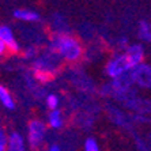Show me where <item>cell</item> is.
Returning <instances> with one entry per match:
<instances>
[{"instance_id": "6da1fadb", "label": "cell", "mask_w": 151, "mask_h": 151, "mask_svg": "<svg viewBox=\"0 0 151 151\" xmlns=\"http://www.w3.org/2000/svg\"><path fill=\"white\" fill-rule=\"evenodd\" d=\"M55 49L59 52L60 56L67 59L68 61H75L81 57L82 46L78 40L70 35H63L55 41Z\"/></svg>"}, {"instance_id": "7a4b0ae2", "label": "cell", "mask_w": 151, "mask_h": 151, "mask_svg": "<svg viewBox=\"0 0 151 151\" xmlns=\"http://www.w3.org/2000/svg\"><path fill=\"white\" fill-rule=\"evenodd\" d=\"M131 78H132V82H136L139 86L142 87L148 88L150 87V79H151V72H150V67L147 64H137L134 68L129 70Z\"/></svg>"}, {"instance_id": "3957f363", "label": "cell", "mask_w": 151, "mask_h": 151, "mask_svg": "<svg viewBox=\"0 0 151 151\" xmlns=\"http://www.w3.org/2000/svg\"><path fill=\"white\" fill-rule=\"evenodd\" d=\"M45 124L40 120H33L29 124V143L32 147H38L44 140Z\"/></svg>"}, {"instance_id": "277c9868", "label": "cell", "mask_w": 151, "mask_h": 151, "mask_svg": "<svg viewBox=\"0 0 151 151\" xmlns=\"http://www.w3.org/2000/svg\"><path fill=\"white\" fill-rule=\"evenodd\" d=\"M129 70H131V65H129V63H128V60H127L125 55L114 57V59L110 60L109 63H108V65H106V72H108V75H109L110 78H116Z\"/></svg>"}, {"instance_id": "5b68a950", "label": "cell", "mask_w": 151, "mask_h": 151, "mask_svg": "<svg viewBox=\"0 0 151 151\" xmlns=\"http://www.w3.org/2000/svg\"><path fill=\"white\" fill-rule=\"evenodd\" d=\"M124 55H125V57H127V60H128V63H129L131 68H134L135 65H137V64H140L142 61H143L144 50L140 45H132V46L128 48V50H127Z\"/></svg>"}, {"instance_id": "8992f818", "label": "cell", "mask_w": 151, "mask_h": 151, "mask_svg": "<svg viewBox=\"0 0 151 151\" xmlns=\"http://www.w3.org/2000/svg\"><path fill=\"white\" fill-rule=\"evenodd\" d=\"M0 38L3 40L6 46L10 48L12 52H18L19 46H18V42L15 41L14 34H12L10 27H7V26H0Z\"/></svg>"}, {"instance_id": "52a82bcc", "label": "cell", "mask_w": 151, "mask_h": 151, "mask_svg": "<svg viewBox=\"0 0 151 151\" xmlns=\"http://www.w3.org/2000/svg\"><path fill=\"white\" fill-rule=\"evenodd\" d=\"M7 148L11 151H23L25 150V144H23V139L19 134L14 132L11 134L10 137L7 139Z\"/></svg>"}, {"instance_id": "ba28073f", "label": "cell", "mask_w": 151, "mask_h": 151, "mask_svg": "<svg viewBox=\"0 0 151 151\" xmlns=\"http://www.w3.org/2000/svg\"><path fill=\"white\" fill-rule=\"evenodd\" d=\"M14 17L17 19H22V21H38V14L34 11L30 10H15L14 11Z\"/></svg>"}, {"instance_id": "9c48e42d", "label": "cell", "mask_w": 151, "mask_h": 151, "mask_svg": "<svg viewBox=\"0 0 151 151\" xmlns=\"http://www.w3.org/2000/svg\"><path fill=\"white\" fill-rule=\"evenodd\" d=\"M0 101H1V104H3L7 109L11 110L15 108V104H14V101H12V98H11L8 90L4 87V86H1V84H0Z\"/></svg>"}, {"instance_id": "30bf717a", "label": "cell", "mask_w": 151, "mask_h": 151, "mask_svg": "<svg viewBox=\"0 0 151 151\" xmlns=\"http://www.w3.org/2000/svg\"><path fill=\"white\" fill-rule=\"evenodd\" d=\"M61 114H60V112L56 109H52V112L49 113V125L52 127V128H60L61 127Z\"/></svg>"}, {"instance_id": "8fae6325", "label": "cell", "mask_w": 151, "mask_h": 151, "mask_svg": "<svg viewBox=\"0 0 151 151\" xmlns=\"http://www.w3.org/2000/svg\"><path fill=\"white\" fill-rule=\"evenodd\" d=\"M139 34L143 40L146 41H150V25H148L147 22H142L140 23V29H139Z\"/></svg>"}, {"instance_id": "7c38bea8", "label": "cell", "mask_w": 151, "mask_h": 151, "mask_svg": "<svg viewBox=\"0 0 151 151\" xmlns=\"http://www.w3.org/2000/svg\"><path fill=\"white\" fill-rule=\"evenodd\" d=\"M35 78H37L40 82H42V83L52 81V75L48 74V72H46V70H42V68H40V70L35 71Z\"/></svg>"}, {"instance_id": "4fadbf2b", "label": "cell", "mask_w": 151, "mask_h": 151, "mask_svg": "<svg viewBox=\"0 0 151 151\" xmlns=\"http://www.w3.org/2000/svg\"><path fill=\"white\" fill-rule=\"evenodd\" d=\"M46 105H48V108H49L50 110L56 109L57 105H59V98H57L55 94H49L46 97Z\"/></svg>"}, {"instance_id": "5bb4252c", "label": "cell", "mask_w": 151, "mask_h": 151, "mask_svg": "<svg viewBox=\"0 0 151 151\" xmlns=\"http://www.w3.org/2000/svg\"><path fill=\"white\" fill-rule=\"evenodd\" d=\"M84 148H86V151H98L99 150L98 144H97L95 139H93V137H88L87 140H86V143H84Z\"/></svg>"}, {"instance_id": "9a60e30c", "label": "cell", "mask_w": 151, "mask_h": 151, "mask_svg": "<svg viewBox=\"0 0 151 151\" xmlns=\"http://www.w3.org/2000/svg\"><path fill=\"white\" fill-rule=\"evenodd\" d=\"M7 148V136L4 134V131L0 128V151Z\"/></svg>"}, {"instance_id": "2e32d148", "label": "cell", "mask_w": 151, "mask_h": 151, "mask_svg": "<svg viewBox=\"0 0 151 151\" xmlns=\"http://www.w3.org/2000/svg\"><path fill=\"white\" fill-rule=\"evenodd\" d=\"M6 49H7V46H6V44L3 42V40L0 38V56H3L4 53H6Z\"/></svg>"}, {"instance_id": "e0dca14e", "label": "cell", "mask_w": 151, "mask_h": 151, "mask_svg": "<svg viewBox=\"0 0 151 151\" xmlns=\"http://www.w3.org/2000/svg\"><path fill=\"white\" fill-rule=\"evenodd\" d=\"M32 55H34V50L33 49H29L27 52H26V55H25V57H30Z\"/></svg>"}, {"instance_id": "ac0fdd59", "label": "cell", "mask_w": 151, "mask_h": 151, "mask_svg": "<svg viewBox=\"0 0 151 151\" xmlns=\"http://www.w3.org/2000/svg\"><path fill=\"white\" fill-rule=\"evenodd\" d=\"M49 150H52V151H59L60 147H59V146H50Z\"/></svg>"}]
</instances>
